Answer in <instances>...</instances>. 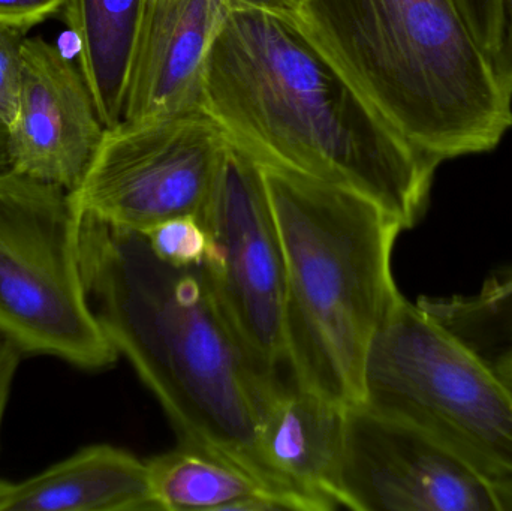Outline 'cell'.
Segmentation results:
<instances>
[{
  "label": "cell",
  "mask_w": 512,
  "mask_h": 511,
  "mask_svg": "<svg viewBox=\"0 0 512 511\" xmlns=\"http://www.w3.org/2000/svg\"><path fill=\"white\" fill-rule=\"evenodd\" d=\"M495 366L501 377L507 381L508 386L512 389V347L501 354V357L496 360Z\"/></svg>",
  "instance_id": "cell-25"
},
{
  "label": "cell",
  "mask_w": 512,
  "mask_h": 511,
  "mask_svg": "<svg viewBox=\"0 0 512 511\" xmlns=\"http://www.w3.org/2000/svg\"><path fill=\"white\" fill-rule=\"evenodd\" d=\"M495 497L498 511H512V479L501 483L495 489Z\"/></svg>",
  "instance_id": "cell-24"
},
{
  "label": "cell",
  "mask_w": 512,
  "mask_h": 511,
  "mask_svg": "<svg viewBox=\"0 0 512 511\" xmlns=\"http://www.w3.org/2000/svg\"><path fill=\"white\" fill-rule=\"evenodd\" d=\"M11 168L9 159V126L0 119V171Z\"/></svg>",
  "instance_id": "cell-23"
},
{
  "label": "cell",
  "mask_w": 512,
  "mask_h": 511,
  "mask_svg": "<svg viewBox=\"0 0 512 511\" xmlns=\"http://www.w3.org/2000/svg\"><path fill=\"white\" fill-rule=\"evenodd\" d=\"M230 146L203 105L107 128L80 186L75 209L126 230L194 216L209 203Z\"/></svg>",
  "instance_id": "cell-7"
},
{
  "label": "cell",
  "mask_w": 512,
  "mask_h": 511,
  "mask_svg": "<svg viewBox=\"0 0 512 511\" xmlns=\"http://www.w3.org/2000/svg\"><path fill=\"white\" fill-rule=\"evenodd\" d=\"M104 132L80 65L45 39L26 38L11 170L74 192Z\"/></svg>",
  "instance_id": "cell-10"
},
{
  "label": "cell",
  "mask_w": 512,
  "mask_h": 511,
  "mask_svg": "<svg viewBox=\"0 0 512 511\" xmlns=\"http://www.w3.org/2000/svg\"><path fill=\"white\" fill-rule=\"evenodd\" d=\"M12 483L0 480V511H2L3 503H5L6 497H8L9 491H11Z\"/></svg>",
  "instance_id": "cell-26"
},
{
  "label": "cell",
  "mask_w": 512,
  "mask_h": 511,
  "mask_svg": "<svg viewBox=\"0 0 512 511\" xmlns=\"http://www.w3.org/2000/svg\"><path fill=\"white\" fill-rule=\"evenodd\" d=\"M231 9H256L271 14L292 17L298 6V0H225Z\"/></svg>",
  "instance_id": "cell-22"
},
{
  "label": "cell",
  "mask_w": 512,
  "mask_h": 511,
  "mask_svg": "<svg viewBox=\"0 0 512 511\" xmlns=\"http://www.w3.org/2000/svg\"><path fill=\"white\" fill-rule=\"evenodd\" d=\"M361 405L429 435L493 492L512 479L511 387L495 363L420 303L402 296L376 333Z\"/></svg>",
  "instance_id": "cell-5"
},
{
  "label": "cell",
  "mask_w": 512,
  "mask_h": 511,
  "mask_svg": "<svg viewBox=\"0 0 512 511\" xmlns=\"http://www.w3.org/2000/svg\"><path fill=\"white\" fill-rule=\"evenodd\" d=\"M2 511H156L147 462L96 444L21 483Z\"/></svg>",
  "instance_id": "cell-13"
},
{
  "label": "cell",
  "mask_w": 512,
  "mask_h": 511,
  "mask_svg": "<svg viewBox=\"0 0 512 511\" xmlns=\"http://www.w3.org/2000/svg\"><path fill=\"white\" fill-rule=\"evenodd\" d=\"M143 9L144 0H68L63 9L77 41L78 65L105 129L123 122Z\"/></svg>",
  "instance_id": "cell-14"
},
{
  "label": "cell",
  "mask_w": 512,
  "mask_h": 511,
  "mask_svg": "<svg viewBox=\"0 0 512 511\" xmlns=\"http://www.w3.org/2000/svg\"><path fill=\"white\" fill-rule=\"evenodd\" d=\"M469 30L487 57L495 54L501 38L502 0H454Z\"/></svg>",
  "instance_id": "cell-18"
},
{
  "label": "cell",
  "mask_w": 512,
  "mask_h": 511,
  "mask_svg": "<svg viewBox=\"0 0 512 511\" xmlns=\"http://www.w3.org/2000/svg\"><path fill=\"white\" fill-rule=\"evenodd\" d=\"M490 65L499 86L512 98V0H502L501 38Z\"/></svg>",
  "instance_id": "cell-20"
},
{
  "label": "cell",
  "mask_w": 512,
  "mask_h": 511,
  "mask_svg": "<svg viewBox=\"0 0 512 511\" xmlns=\"http://www.w3.org/2000/svg\"><path fill=\"white\" fill-rule=\"evenodd\" d=\"M261 167L285 257L291 380L342 407L361 405L370 345L403 296L391 264L403 227L351 189Z\"/></svg>",
  "instance_id": "cell-4"
},
{
  "label": "cell",
  "mask_w": 512,
  "mask_h": 511,
  "mask_svg": "<svg viewBox=\"0 0 512 511\" xmlns=\"http://www.w3.org/2000/svg\"><path fill=\"white\" fill-rule=\"evenodd\" d=\"M340 501L355 511H498L490 483L459 456L363 405L346 410Z\"/></svg>",
  "instance_id": "cell-9"
},
{
  "label": "cell",
  "mask_w": 512,
  "mask_h": 511,
  "mask_svg": "<svg viewBox=\"0 0 512 511\" xmlns=\"http://www.w3.org/2000/svg\"><path fill=\"white\" fill-rule=\"evenodd\" d=\"M153 252L179 267L201 266L206 258L207 233L194 216L168 219L146 234Z\"/></svg>",
  "instance_id": "cell-16"
},
{
  "label": "cell",
  "mask_w": 512,
  "mask_h": 511,
  "mask_svg": "<svg viewBox=\"0 0 512 511\" xmlns=\"http://www.w3.org/2000/svg\"><path fill=\"white\" fill-rule=\"evenodd\" d=\"M230 11L225 0H144L123 122L201 105L207 57Z\"/></svg>",
  "instance_id": "cell-11"
},
{
  "label": "cell",
  "mask_w": 512,
  "mask_h": 511,
  "mask_svg": "<svg viewBox=\"0 0 512 511\" xmlns=\"http://www.w3.org/2000/svg\"><path fill=\"white\" fill-rule=\"evenodd\" d=\"M346 410L279 380L258 429L259 452L300 511L342 507Z\"/></svg>",
  "instance_id": "cell-12"
},
{
  "label": "cell",
  "mask_w": 512,
  "mask_h": 511,
  "mask_svg": "<svg viewBox=\"0 0 512 511\" xmlns=\"http://www.w3.org/2000/svg\"><path fill=\"white\" fill-rule=\"evenodd\" d=\"M26 33L0 23V119L9 128L17 114Z\"/></svg>",
  "instance_id": "cell-17"
},
{
  "label": "cell",
  "mask_w": 512,
  "mask_h": 511,
  "mask_svg": "<svg viewBox=\"0 0 512 511\" xmlns=\"http://www.w3.org/2000/svg\"><path fill=\"white\" fill-rule=\"evenodd\" d=\"M204 267L225 317L264 371L285 365L286 270L261 164L230 143L200 219Z\"/></svg>",
  "instance_id": "cell-8"
},
{
  "label": "cell",
  "mask_w": 512,
  "mask_h": 511,
  "mask_svg": "<svg viewBox=\"0 0 512 511\" xmlns=\"http://www.w3.org/2000/svg\"><path fill=\"white\" fill-rule=\"evenodd\" d=\"M146 462L156 511L286 510L254 476L198 447L180 443Z\"/></svg>",
  "instance_id": "cell-15"
},
{
  "label": "cell",
  "mask_w": 512,
  "mask_h": 511,
  "mask_svg": "<svg viewBox=\"0 0 512 511\" xmlns=\"http://www.w3.org/2000/svg\"><path fill=\"white\" fill-rule=\"evenodd\" d=\"M24 354L17 345L0 335V431L11 396L12 383Z\"/></svg>",
  "instance_id": "cell-21"
},
{
  "label": "cell",
  "mask_w": 512,
  "mask_h": 511,
  "mask_svg": "<svg viewBox=\"0 0 512 511\" xmlns=\"http://www.w3.org/2000/svg\"><path fill=\"white\" fill-rule=\"evenodd\" d=\"M0 335L87 371L119 357L87 299L71 192L11 168L0 171Z\"/></svg>",
  "instance_id": "cell-6"
},
{
  "label": "cell",
  "mask_w": 512,
  "mask_h": 511,
  "mask_svg": "<svg viewBox=\"0 0 512 511\" xmlns=\"http://www.w3.org/2000/svg\"><path fill=\"white\" fill-rule=\"evenodd\" d=\"M77 212L90 308L117 354L161 402L180 443L227 459L286 510H300L259 452V425L280 375L249 353L204 267L167 263L146 234Z\"/></svg>",
  "instance_id": "cell-1"
},
{
  "label": "cell",
  "mask_w": 512,
  "mask_h": 511,
  "mask_svg": "<svg viewBox=\"0 0 512 511\" xmlns=\"http://www.w3.org/2000/svg\"><path fill=\"white\" fill-rule=\"evenodd\" d=\"M68 0H0V23L27 30L60 14Z\"/></svg>",
  "instance_id": "cell-19"
},
{
  "label": "cell",
  "mask_w": 512,
  "mask_h": 511,
  "mask_svg": "<svg viewBox=\"0 0 512 511\" xmlns=\"http://www.w3.org/2000/svg\"><path fill=\"white\" fill-rule=\"evenodd\" d=\"M289 20L441 164L495 149L512 126V98L454 0H298Z\"/></svg>",
  "instance_id": "cell-3"
},
{
  "label": "cell",
  "mask_w": 512,
  "mask_h": 511,
  "mask_svg": "<svg viewBox=\"0 0 512 511\" xmlns=\"http://www.w3.org/2000/svg\"><path fill=\"white\" fill-rule=\"evenodd\" d=\"M204 110L259 164L358 192L418 224L441 162L409 143L282 15L231 9L204 71Z\"/></svg>",
  "instance_id": "cell-2"
}]
</instances>
